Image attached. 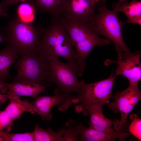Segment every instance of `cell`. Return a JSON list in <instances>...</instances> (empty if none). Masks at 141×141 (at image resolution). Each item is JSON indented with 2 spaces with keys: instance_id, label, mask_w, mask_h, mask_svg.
<instances>
[{
  "instance_id": "1",
  "label": "cell",
  "mask_w": 141,
  "mask_h": 141,
  "mask_svg": "<svg viewBox=\"0 0 141 141\" xmlns=\"http://www.w3.org/2000/svg\"><path fill=\"white\" fill-rule=\"evenodd\" d=\"M68 33L75 48L77 74L81 76L85 68V60L89 54L97 46L110 44V40L101 37L89 24L62 14L58 19Z\"/></svg>"
},
{
  "instance_id": "2",
  "label": "cell",
  "mask_w": 141,
  "mask_h": 141,
  "mask_svg": "<svg viewBox=\"0 0 141 141\" xmlns=\"http://www.w3.org/2000/svg\"><path fill=\"white\" fill-rule=\"evenodd\" d=\"M37 53L47 63L53 58L61 57L76 66L77 57L73 45L58 19H52L50 24L45 29Z\"/></svg>"
},
{
  "instance_id": "3",
  "label": "cell",
  "mask_w": 141,
  "mask_h": 141,
  "mask_svg": "<svg viewBox=\"0 0 141 141\" xmlns=\"http://www.w3.org/2000/svg\"><path fill=\"white\" fill-rule=\"evenodd\" d=\"M41 26L23 22L16 16L4 28V38L8 45L20 56L33 55L37 50L45 30Z\"/></svg>"
},
{
  "instance_id": "4",
  "label": "cell",
  "mask_w": 141,
  "mask_h": 141,
  "mask_svg": "<svg viewBox=\"0 0 141 141\" xmlns=\"http://www.w3.org/2000/svg\"><path fill=\"white\" fill-rule=\"evenodd\" d=\"M101 4L97 5L98 14H96L90 25L99 35H102L112 41L115 46L119 47L126 55L132 52L125 44L122 37V27L125 24L118 18V11L114 8L109 9L105 4V0H101Z\"/></svg>"
},
{
  "instance_id": "5",
  "label": "cell",
  "mask_w": 141,
  "mask_h": 141,
  "mask_svg": "<svg viewBox=\"0 0 141 141\" xmlns=\"http://www.w3.org/2000/svg\"><path fill=\"white\" fill-rule=\"evenodd\" d=\"M15 65L17 72L15 82H26L45 85L54 83L48 63L37 53L19 57Z\"/></svg>"
},
{
  "instance_id": "6",
  "label": "cell",
  "mask_w": 141,
  "mask_h": 141,
  "mask_svg": "<svg viewBox=\"0 0 141 141\" xmlns=\"http://www.w3.org/2000/svg\"><path fill=\"white\" fill-rule=\"evenodd\" d=\"M112 72L108 78L95 83L86 84L84 82L83 90L79 96L73 95L72 103L79 105L75 107V111L78 113L82 112L85 106L97 103L104 104L110 102L113 97L112 91L114 84L117 75Z\"/></svg>"
},
{
  "instance_id": "7",
  "label": "cell",
  "mask_w": 141,
  "mask_h": 141,
  "mask_svg": "<svg viewBox=\"0 0 141 141\" xmlns=\"http://www.w3.org/2000/svg\"><path fill=\"white\" fill-rule=\"evenodd\" d=\"M48 63L54 83L59 91L64 93H75L78 96L81 94L85 82L83 80L80 81L78 80L75 65L63 63L58 57L52 58Z\"/></svg>"
},
{
  "instance_id": "8",
  "label": "cell",
  "mask_w": 141,
  "mask_h": 141,
  "mask_svg": "<svg viewBox=\"0 0 141 141\" xmlns=\"http://www.w3.org/2000/svg\"><path fill=\"white\" fill-rule=\"evenodd\" d=\"M114 102L107 103L109 108L112 109L114 113L119 112L121 114L120 120L114 125V129L118 130L122 126L127 125V117L135 106L141 99V92L138 85L129 84L125 90L117 91L113 96Z\"/></svg>"
},
{
  "instance_id": "9",
  "label": "cell",
  "mask_w": 141,
  "mask_h": 141,
  "mask_svg": "<svg viewBox=\"0 0 141 141\" xmlns=\"http://www.w3.org/2000/svg\"><path fill=\"white\" fill-rule=\"evenodd\" d=\"M54 93L53 96H38L32 102L35 113L40 115L43 121L51 120L52 116L50 110L54 106L58 105V110L63 111L68 109L72 103L73 95L70 93L63 92L56 88Z\"/></svg>"
},
{
  "instance_id": "10",
  "label": "cell",
  "mask_w": 141,
  "mask_h": 141,
  "mask_svg": "<svg viewBox=\"0 0 141 141\" xmlns=\"http://www.w3.org/2000/svg\"><path fill=\"white\" fill-rule=\"evenodd\" d=\"M115 46L118 57L117 61L115 62L118 64L115 74L124 76L128 80L129 84L138 85L141 79V51L126 55L119 47Z\"/></svg>"
},
{
  "instance_id": "11",
  "label": "cell",
  "mask_w": 141,
  "mask_h": 141,
  "mask_svg": "<svg viewBox=\"0 0 141 141\" xmlns=\"http://www.w3.org/2000/svg\"><path fill=\"white\" fill-rule=\"evenodd\" d=\"M99 2V0H66L62 14L90 24L96 15L95 8Z\"/></svg>"
},
{
  "instance_id": "12",
  "label": "cell",
  "mask_w": 141,
  "mask_h": 141,
  "mask_svg": "<svg viewBox=\"0 0 141 141\" xmlns=\"http://www.w3.org/2000/svg\"><path fill=\"white\" fill-rule=\"evenodd\" d=\"M104 104L99 103L85 106L82 112L85 115H90L89 127L108 133H113L116 130L112 126L119 120L110 119L104 115L102 107Z\"/></svg>"
},
{
  "instance_id": "13",
  "label": "cell",
  "mask_w": 141,
  "mask_h": 141,
  "mask_svg": "<svg viewBox=\"0 0 141 141\" xmlns=\"http://www.w3.org/2000/svg\"><path fill=\"white\" fill-rule=\"evenodd\" d=\"M127 125L122 126L114 133H109L84 126L82 123L78 124L79 141H113L116 139L123 141L128 138L130 134L127 129Z\"/></svg>"
},
{
  "instance_id": "14",
  "label": "cell",
  "mask_w": 141,
  "mask_h": 141,
  "mask_svg": "<svg viewBox=\"0 0 141 141\" xmlns=\"http://www.w3.org/2000/svg\"><path fill=\"white\" fill-rule=\"evenodd\" d=\"M51 84L45 85L26 82H6L0 80V91L4 93H9L11 97L16 95L19 96H30L35 98Z\"/></svg>"
},
{
  "instance_id": "15",
  "label": "cell",
  "mask_w": 141,
  "mask_h": 141,
  "mask_svg": "<svg viewBox=\"0 0 141 141\" xmlns=\"http://www.w3.org/2000/svg\"><path fill=\"white\" fill-rule=\"evenodd\" d=\"M118 12H123L127 16L126 23H134L141 25V2L133 0L128 2L126 0H119L113 5Z\"/></svg>"
},
{
  "instance_id": "16",
  "label": "cell",
  "mask_w": 141,
  "mask_h": 141,
  "mask_svg": "<svg viewBox=\"0 0 141 141\" xmlns=\"http://www.w3.org/2000/svg\"><path fill=\"white\" fill-rule=\"evenodd\" d=\"M19 57V54L8 45L0 51V80L5 81L13 79L9 70Z\"/></svg>"
},
{
  "instance_id": "17",
  "label": "cell",
  "mask_w": 141,
  "mask_h": 141,
  "mask_svg": "<svg viewBox=\"0 0 141 141\" xmlns=\"http://www.w3.org/2000/svg\"><path fill=\"white\" fill-rule=\"evenodd\" d=\"M10 101L5 110L14 121L19 119L24 112L35 113L34 106L28 100H22L20 96L15 95L11 97Z\"/></svg>"
},
{
  "instance_id": "18",
  "label": "cell",
  "mask_w": 141,
  "mask_h": 141,
  "mask_svg": "<svg viewBox=\"0 0 141 141\" xmlns=\"http://www.w3.org/2000/svg\"><path fill=\"white\" fill-rule=\"evenodd\" d=\"M37 9L40 12H47L52 19H58L63 13L66 0H33Z\"/></svg>"
},
{
  "instance_id": "19",
  "label": "cell",
  "mask_w": 141,
  "mask_h": 141,
  "mask_svg": "<svg viewBox=\"0 0 141 141\" xmlns=\"http://www.w3.org/2000/svg\"><path fill=\"white\" fill-rule=\"evenodd\" d=\"M66 128V126H63L59 131L56 132L50 127L44 129L36 124L33 131L35 141H64Z\"/></svg>"
},
{
  "instance_id": "20",
  "label": "cell",
  "mask_w": 141,
  "mask_h": 141,
  "mask_svg": "<svg viewBox=\"0 0 141 141\" xmlns=\"http://www.w3.org/2000/svg\"><path fill=\"white\" fill-rule=\"evenodd\" d=\"M37 10L34 3L22 2L17 8L16 16L23 22L32 23L35 19Z\"/></svg>"
},
{
  "instance_id": "21",
  "label": "cell",
  "mask_w": 141,
  "mask_h": 141,
  "mask_svg": "<svg viewBox=\"0 0 141 141\" xmlns=\"http://www.w3.org/2000/svg\"><path fill=\"white\" fill-rule=\"evenodd\" d=\"M0 135L3 141H35L33 131L23 133H11L3 131H0Z\"/></svg>"
},
{
  "instance_id": "22",
  "label": "cell",
  "mask_w": 141,
  "mask_h": 141,
  "mask_svg": "<svg viewBox=\"0 0 141 141\" xmlns=\"http://www.w3.org/2000/svg\"><path fill=\"white\" fill-rule=\"evenodd\" d=\"M78 124L77 121L72 119L66 122L65 133L63 136L64 141H78L79 135Z\"/></svg>"
},
{
  "instance_id": "23",
  "label": "cell",
  "mask_w": 141,
  "mask_h": 141,
  "mask_svg": "<svg viewBox=\"0 0 141 141\" xmlns=\"http://www.w3.org/2000/svg\"><path fill=\"white\" fill-rule=\"evenodd\" d=\"M131 122L129 125V132L140 141L141 140V119L136 114H132L130 116Z\"/></svg>"
},
{
  "instance_id": "24",
  "label": "cell",
  "mask_w": 141,
  "mask_h": 141,
  "mask_svg": "<svg viewBox=\"0 0 141 141\" xmlns=\"http://www.w3.org/2000/svg\"><path fill=\"white\" fill-rule=\"evenodd\" d=\"M13 121L5 110L0 111V131H10L14 125Z\"/></svg>"
},
{
  "instance_id": "25",
  "label": "cell",
  "mask_w": 141,
  "mask_h": 141,
  "mask_svg": "<svg viewBox=\"0 0 141 141\" xmlns=\"http://www.w3.org/2000/svg\"><path fill=\"white\" fill-rule=\"evenodd\" d=\"M24 2L34 3L33 0H3L1 5L5 11L7 10V7L9 5L19 2Z\"/></svg>"
},
{
  "instance_id": "26",
  "label": "cell",
  "mask_w": 141,
  "mask_h": 141,
  "mask_svg": "<svg viewBox=\"0 0 141 141\" xmlns=\"http://www.w3.org/2000/svg\"><path fill=\"white\" fill-rule=\"evenodd\" d=\"M11 97V95L9 93L1 94L0 93V105L3 103L10 99Z\"/></svg>"
},
{
  "instance_id": "27",
  "label": "cell",
  "mask_w": 141,
  "mask_h": 141,
  "mask_svg": "<svg viewBox=\"0 0 141 141\" xmlns=\"http://www.w3.org/2000/svg\"><path fill=\"white\" fill-rule=\"evenodd\" d=\"M0 16L5 18L7 17L8 16V15L3 9L1 4H0Z\"/></svg>"
},
{
  "instance_id": "28",
  "label": "cell",
  "mask_w": 141,
  "mask_h": 141,
  "mask_svg": "<svg viewBox=\"0 0 141 141\" xmlns=\"http://www.w3.org/2000/svg\"><path fill=\"white\" fill-rule=\"evenodd\" d=\"M5 40V39L0 34V43Z\"/></svg>"
}]
</instances>
